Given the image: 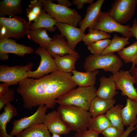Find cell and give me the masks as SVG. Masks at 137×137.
Masks as SVG:
<instances>
[{"label": "cell", "mask_w": 137, "mask_h": 137, "mask_svg": "<svg viewBox=\"0 0 137 137\" xmlns=\"http://www.w3.org/2000/svg\"><path fill=\"white\" fill-rule=\"evenodd\" d=\"M72 76L71 73L58 70L38 79L27 77L19 82L16 92L26 109L31 110L41 105L54 108L57 99L77 86Z\"/></svg>", "instance_id": "6da1fadb"}, {"label": "cell", "mask_w": 137, "mask_h": 137, "mask_svg": "<svg viewBox=\"0 0 137 137\" xmlns=\"http://www.w3.org/2000/svg\"><path fill=\"white\" fill-rule=\"evenodd\" d=\"M94 86L74 88L58 98L56 103L60 105H73L88 111L93 100L96 96Z\"/></svg>", "instance_id": "7a4b0ae2"}, {"label": "cell", "mask_w": 137, "mask_h": 137, "mask_svg": "<svg viewBox=\"0 0 137 137\" xmlns=\"http://www.w3.org/2000/svg\"><path fill=\"white\" fill-rule=\"evenodd\" d=\"M57 111L72 130L76 132L88 128L91 116L89 111L73 105H60Z\"/></svg>", "instance_id": "3957f363"}, {"label": "cell", "mask_w": 137, "mask_h": 137, "mask_svg": "<svg viewBox=\"0 0 137 137\" xmlns=\"http://www.w3.org/2000/svg\"><path fill=\"white\" fill-rule=\"evenodd\" d=\"M123 64L122 60L117 55L111 53L104 55H90L85 59L83 65L85 72L102 69L113 74L118 72Z\"/></svg>", "instance_id": "277c9868"}, {"label": "cell", "mask_w": 137, "mask_h": 137, "mask_svg": "<svg viewBox=\"0 0 137 137\" xmlns=\"http://www.w3.org/2000/svg\"><path fill=\"white\" fill-rule=\"evenodd\" d=\"M44 10L57 22L77 27L82 17L75 9L55 4L52 0H42Z\"/></svg>", "instance_id": "5b68a950"}, {"label": "cell", "mask_w": 137, "mask_h": 137, "mask_svg": "<svg viewBox=\"0 0 137 137\" xmlns=\"http://www.w3.org/2000/svg\"><path fill=\"white\" fill-rule=\"evenodd\" d=\"M28 22L16 15L12 18L0 17V40L13 38L20 39L27 35Z\"/></svg>", "instance_id": "8992f818"}, {"label": "cell", "mask_w": 137, "mask_h": 137, "mask_svg": "<svg viewBox=\"0 0 137 137\" xmlns=\"http://www.w3.org/2000/svg\"><path fill=\"white\" fill-rule=\"evenodd\" d=\"M130 26L121 24L115 20L107 12H101L95 22L89 29L101 30L107 33L114 32L121 34L124 37H133L130 31Z\"/></svg>", "instance_id": "52a82bcc"}, {"label": "cell", "mask_w": 137, "mask_h": 137, "mask_svg": "<svg viewBox=\"0 0 137 137\" xmlns=\"http://www.w3.org/2000/svg\"><path fill=\"white\" fill-rule=\"evenodd\" d=\"M137 5V0H115L107 12L115 20L122 25L133 16Z\"/></svg>", "instance_id": "ba28073f"}, {"label": "cell", "mask_w": 137, "mask_h": 137, "mask_svg": "<svg viewBox=\"0 0 137 137\" xmlns=\"http://www.w3.org/2000/svg\"><path fill=\"white\" fill-rule=\"evenodd\" d=\"M113 76L116 89L121 91L122 95L126 96L133 101L137 102V90L133 85L136 81L130 72L122 70L113 74Z\"/></svg>", "instance_id": "9c48e42d"}, {"label": "cell", "mask_w": 137, "mask_h": 137, "mask_svg": "<svg viewBox=\"0 0 137 137\" xmlns=\"http://www.w3.org/2000/svg\"><path fill=\"white\" fill-rule=\"evenodd\" d=\"M35 53L40 56L39 65L35 71L29 70L26 73L28 77L36 79L40 78L49 73L58 70L54 58L50 55L46 49L40 46L36 49Z\"/></svg>", "instance_id": "30bf717a"}, {"label": "cell", "mask_w": 137, "mask_h": 137, "mask_svg": "<svg viewBox=\"0 0 137 137\" xmlns=\"http://www.w3.org/2000/svg\"><path fill=\"white\" fill-rule=\"evenodd\" d=\"M47 108L45 105H40L32 115L13 121L12 123L13 127L9 135L13 137V136H16L23 130L33 125L43 123Z\"/></svg>", "instance_id": "8fae6325"}, {"label": "cell", "mask_w": 137, "mask_h": 137, "mask_svg": "<svg viewBox=\"0 0 137 137\" xmlns=\"http://www.w3.org/2000/svg\"><path fill=\"white\" fill-rule=\"evenodd\" d=\"M33 66L32 62L25 66H10L6 65L0 66V81L8 82L11 85L18 84L21 80L28 77L26 73Z\"/></svg>", "instance_id": "7c38bea8"}, {"label": "cell", "mask_w": 137, "mask_h": 137, "mask_svg": "<svg viewBox=\"0 0 137 137\" xmlns=\"http://www.w3.org/2000/svg\"><path fill=\"white\" fill-rule=\"evenodd\" d=\"M43 123L52 134L59 135L68 134L72 130L56 110L46 114Z\"/></svg>", "instance_id": "4fadbf2b"}, {"label": "cell", "mask_w": 137, "mask_h": 137, "mask_svg": "<svg viewBox=\"0 0 137 137\" xmlns=\"http://www.w3.org/2000/svg\"><path fill=\"white\" fill-rule=\"evenodd\" d=\"M55 26L61 35L66 38L71 49L75 51L77 45L82 41L84 32L80 28L66 23L57 22Z\"/></svg>", "instance_id": "5bb4252c"}, {"label": "cell", "mask_w": 137, "mask_h": 137, "mask_svg": "<svg viewBox=\"0 0 137 137\" xmlns=\"http://www.w3.org/2000/svg\"><path fill=\"white\" fill-rule=\"evenodd\" d=\"M46 49L53 57L56 55L63 56L68 54L74 55L78 58L79 57L78 54L71 49L65 37L61 34H57L53 36Z\"/></svg>", "instance_id": "9a60e30c"}, {"label": "cell", "mask_w": 137, "mask_h": 137, "mask_svg": "<svg viewBox=\"0 0 137 137\" xmlns=\"http://www.w3.org/2000/svg\"><path fill=\"white\" fill-rule=\"evenodd\" d=\"M34 50L31 47L16 42V41L8 38L0 40V53H11L20 57L26 54L33 53Z\"/></svg>", "instance_id": "2e32d148"}, {"label": "cell", "mask_w": 137, "mask_h": 137, "mask_svg": "<svg viewBox=\"0 0 137 137\" xmlns=\"http://www.w3.org/2000/svg\"><path fill=\"white\" fill-rule=\"evenodd\" d=\"M104 1V0H98L90 4L87 8L85 16L78 24L84 32L86 29L93 24L98 18Z\"/></svg>", "instance_id": "e0dca14e"}, {"label": "cell", "mask_w": 137, "mask_h": 137, "mask_svg": "<svg viewBox=\"0 0 137 137\" xmlns=\"http://www.w3.org/2000/svg\"><path fill=\"white\" fill-rule=\"evenodd\" d=\"M100 84L96 92V96L104 99H110L114 98L118 94L115 83L113 78V75L109 77L104 76L99 79Z\"/></svg>", "instance_id": "ac0fdd59"}, {"label": "cell", "mask_w": 137, "mask_h": 137, "mask_svg": "<svg viewBox=\"0 0 137 137\" xmlns=\"http://www.w3.org/2000/svg\"><path fill=\"white\" fill-rule=\"evenodd\" d=\"M115 102L114 98L104 99L96 96L92 100L88 111L92 117L105 114Z\"/></svg>", "instance_id": "d6986e66"}, {"label": "cell", "mask_w": 137, "mask_h": 137, "mask_svg": "<svg viewBox=\"0 0 137 137\" xmlns=\"http://www.w3.org/2000/svg\"><path fill=\"white\" fill-rule=\"evenodd\" d=\"M57 22L43 9L34 22L29 25V29L33 30L38 28H44L49 32H54L56 30V27L54 26Z\"/></svg>", "instance_id": "ffe728a7"}, {"label": "cell", "mask_w": 137, "mask_h": 137, "mask_svg": "<svg viewBox=\"0 0 137 137\" xmlns=\"http://www.w3.org/2000/svg\"><path fill=\"white\" fill-rule=\"evenodd\" d=\"M72 73L73 81L79 87H84L94 86L99 71L96 70L92 72H81L75 70Z\"/></svg>", "instance_id": "44dd1931"}, {"label": "cell", "mask_w": 137, "mask_h": 137, "mask_svg": "<svg viewBox=\"0 0 137 137\" xmlns=\"http://www.w3.org/2000/svg\"><path fill=\"white\" fill-rule=\"evenodd\" d=\"M21 0H3L0 2V16L12 17L22 13Z\"/></svg>", "instance_id": "7402d4cb"}, {"label": "cell", "mask_w": 137, "mask_h": 137, "mask_svg": "<svg viewBox=\"0 0 137 137\" xmlns=\"http://www.w3.org/2000/svg\"><path fill=\"white\" fill-rule=\"evenodd\" d=\"M17 114L16 109L10 103L5 106L4 111L0 115V137H12L7 132V125Z\"/></svg>", "instance_id": "603a6c76"}, {"label": "cell", "mask_w": 137, "mask_h": 137, "mask_svg": "<svg viewBox=\"0 0 137 137\" xmlns=\"http://www.w3.org/2000/svg\"><path fill=\"white\" fill-rule=\"evenodd\" d=\"M53 57L58 70L65 73H71L75 70V63L78 58L75 56L70 54L63 56L56 55Z\"/></svg>", "instance_id": "cb8c5ba5"}, {"label": "cell", "mask_w": 137, "mask_h": 137, "mask_svg": "<svg viewBox=\"0 0 137 137\" xmlns=\"http://www.w3.org/2000/svg\"><path fill=\"white\" fill-rule=\"evenodd\" d=\"M122 113L124 125L128 127L131 125L137 119V102L127 98L126 105L122 109Z\"/></svg>", "instance_id": "d4e9b609"}, {"label": "cell", "mask_w": 137, "mask_h": 137, "mask_svg": "<svg viewBox=\"0 0 137 137\" xmlns=\"http://www.w3.org/2000/svg\"><path fill=\"white\" fill-rule=\"evenodd\" d=\"M44 28H40L33 30L29 29L27 34L29 39L38 44L41 47L46 49L52 39L49 37Z\"/></svg>", "instance_id": "484cf974"}, {"label": "cell", "mask_w": 137, "mask_h": 137, "mask_svg": "<svg viewBox=\"0 0 137 137\" xmlns=\"http://www.w3.org/2000/svg\"><path fill=\"white\" fill-rule=\"evenodd\" d=\"M15 136V137H52L47 126L43 123L33 125Z\"/></svg>", "instance_id": "4316f807"}, {"label": "cell", "mask_w": 137, "mask_h": 137, "mask_svg": "<svg viewBox=\"0 0 137 137\" xmlns=\"http://www.w3.org/2000/svg\"><path fill=\"white\" fill-rule=\"evenodd\" d=\"M123 107L122 105L117 104L111 108L105 114L111 125L122 130H124L125 126L122 113Z\"/></svg>", "instance_id": "83f0119b"}, {"label": "cell", "mask_w": 137, "mask_h": 137, "mask_svg": "<svg viewBox=\"0 0 137 137\" xmlns=\"http://www.w3.org/2000/svg\"><path fill=\"white\" fill-rule=\"evenodd\" d=\"M111 125L110 122L104 114L91 117L89 121L88 128L99 134Z\"/></svg>", "instance_id": "f1b7e54d"}, {"label": "cell", "mask_w": 137, "mask_h": 137, "mask_svg": "<svg viewBox=\"0 0 137 137\" xmlns=\"http://www.w3.org/2000/svg\"><path fill=\"white\" fill-rule=\"evenodd\" d=\"M117 53L125 63L132 62V65H137V41L128 47H124Z\"/></svg>", "instance_id": "f546056e"}, {"label": "cell", "mask_w": 137, "mask_h": 137, "mask_svg": "<svg viewBox=\"0 0 137 137\" xmlns=\"http://www.w3.org/2000/svg\"><path fill=\"white\" fill-rule=\"evenodd\" d=\"M129 38L125 37H121L115 34L110 43L102 53L101 55L113 53L118 52L123 49L126 45L129 43L128 41Z\"/></svg>", "instance_id": "4dcf8cb0"}, {"label": "cell", "mask_w": 137, "mask_h": 137, "mask_svg": "<svg viewBox=\"0 0 137 137\" xmlns=\"http://www.w3.org/2000/svg\"><path fill=\"white\" fill-rule=\"evenodd\" d=\"M88 34H84L82 41L87 46L98 41L109 39L111 37L110 34L103 31L89 28Z\"/></svg>", "instance_id": "1f68e13d"}, {"label": "cell", "mask_w": 137, "mask_h": 137, "mask_svg": "<svg viewBox=\"0 0 137 137\" xmlns=\"http://www.w3.org/2000/svg\"><path fill=\"white\" fill-rule=\"evenodd\" d=\"M111 41L109 39L98 41L87 45V48L92 54L101 55Z\"/></svg>", "instance_id": "d6a6232c"}, {"label": "cell", "mask_w": 137, "mask_h": 137, "mask_svg": "<svg viewBox=\"0 0 137 137\" xmlns=\"http://www.w3.org/2000/svg\"><path fill=\"white\" fill-rule=\"evenodd\" d=\"M14 91L13 89L9 88L1 96H0V110L7 104L14 99Z\"/></svg>", "instance_id": "836d02e7"}, {"label": "cell", "mask_w": 137, "mask_h": 137, "mask_svg": "<svg viewBox=\"0 0 137 137\" xmlns=\"http://www.w3.org/2000/svg\"><path fill=\"white\" fill-rule=\"evenodd\" d=\"M125 131L111 125L101 133L104 137H122Z\"/></svg>", "instance_id": "e575fe53"}, {"label": "cell", "mask_w": 137, "mask_h": 137, "mask_svg": "<svg viewBox=\"0 0 137 137\" xmlns=\"http://www.w3.org/2000/svg\"><path fill=\"white\" fill-rule=\"evenodd\" d=\"M99 134L94 131L86 129L76 132L74 137H99Z\"/></svg>", "instance_id": "d590c367"}, {"label": "cell", "mask_w": 137, "mask_h": 137, "mask_svg": "<svg viewBox=\"0 0 137 137\" xmlns=\"http://www.w3.org/2000/svg\"><path fill=\"white\" fill-rule=\"evenodd\" d=\"M93 0H73L72 1L73 5L76 6L78 10L81 9L84 5L87 4H91L93 2Z\"/></svg>", "instance_id": "8d00e7d4"}, {"label": "cell", "mask_w": 137, "mask_h": 137, "mask_svg": "<svg viewBox=\"0 0 137 137\" xmlns=\"http://www.w3.org/2000/svg\"><path fill=\"white\" fill-rule=\"evenodd\" d=\"M27 16L28 20V23L29 26L32 21H35L38 16L31 10L29 9H27Z\"/></svg>", "instance_id": "74e56055"}, {"label": "cell", "mask_w": 137, "mask_h": 137, "mask_svg": "<svg viewBox=\"0 0 137 137\" xmlns=\"http://www.w3.org/2000/svg\"><path fill=\"white\" fill-rule=\"evenodd\" d=\"M137 123V119L131 125L128 127L122 137H128L131 132L137 128L136 126H135Z\"/></svg>", "instance_id": "f35d334b"}, {"label": "cell", "mask_w": 137, "mask_h": 137, "mask_svg": "<svg viewBox=\"0 0 137 137\" xmlns=\"http://www.w3.org/2000/svg\"><path fill=\"white\" fill-rule=\"evenodd\" d=\"M11 85L8 82H4L0 84V96L4 93L9 88V87Z\"/></svg>", "instance_id": "ab89813d"}, {"label": "cell", "mask_w": 137, "mask_h": 137, "mask_svg": "<svg viewBox=\"0 0 137 137\" xmlns=\"http://www.w3.org/2000/svg\"><path fill=\"white\" fill-rule=\"evenodd\" d=\"M130 30L133 37H135L137 41V21L136 19L134 20L132 26L131 27Z\"/></svg>", "instance_id": "60d3db41"}, {"label": "cell", "mask_w": 137, "mask_h": 137, "mask_svg": "<svg viewBox=\"0 0 137 137\" xmlns=\"http://www.w3.org/2000/svg\"><path fill=\"white\" fill-rule=\"evenodd\" d=\"M56 1L58 4L69 8L73 4L72 3L68 0H57Z\"/></svg>", "instance_id": "b9f144b4"}, {"label": "cell", "mask_w": 137, "mask_h": 137, "mask_svg": "<svg viewBox=\"0 0 137 137\" xmlns=\"http://www.w3.org/2000/svg\"><path fill=\"white\" fill-rule=\"evenodd\" d=\"M130 72L136 80V84L137 85L136 89L137 90V66L135 67V65H132Z\"/></svg>", "instance_id": "7bdbcfd3"}, {"label": "cell", "mask_w": 137, "mask_h": 137, "mask_svg": "<svg viewBox=\"0 0 137 137\" xmlns=\"http://www.w3.org/2000/svg\"><path fill=\"white\" fill-rule=\"evenodd\" d=\"M39 0H31L30 1V4L28 6L29 9H31L38 2Z\"/></svg>", "instance_id": "ee69618b"}, {"label": "cell", "mask_w": 137, "mask_h": 137, "mask_svg": "<svg viewBox=\"0 0 137 137\" xmlns=\"http://www.w3.org/2000/svg\"><path fill=\"white\" fill-rule=\"evenodd\" d=\"M52 134V137H61L60 135L55 133Z\"/></svg>", "instance_id": "f6af8a7d"}, {"label": "cell", "mask_w": 137, "mask_h": 137, "mask_svg": "<svg viewBox=\"0 0 137 137\" xmlns=\"http://www.w3.org/2000/svg\"><path fill=\"white\" fill-rule=\"evenodd\" d=\"M136 126L137 128V123L136 124ZM134 137H137V132L136 133V134Z\"/></svg>", "instance_id": "bcb514c9"}]
</instances>
